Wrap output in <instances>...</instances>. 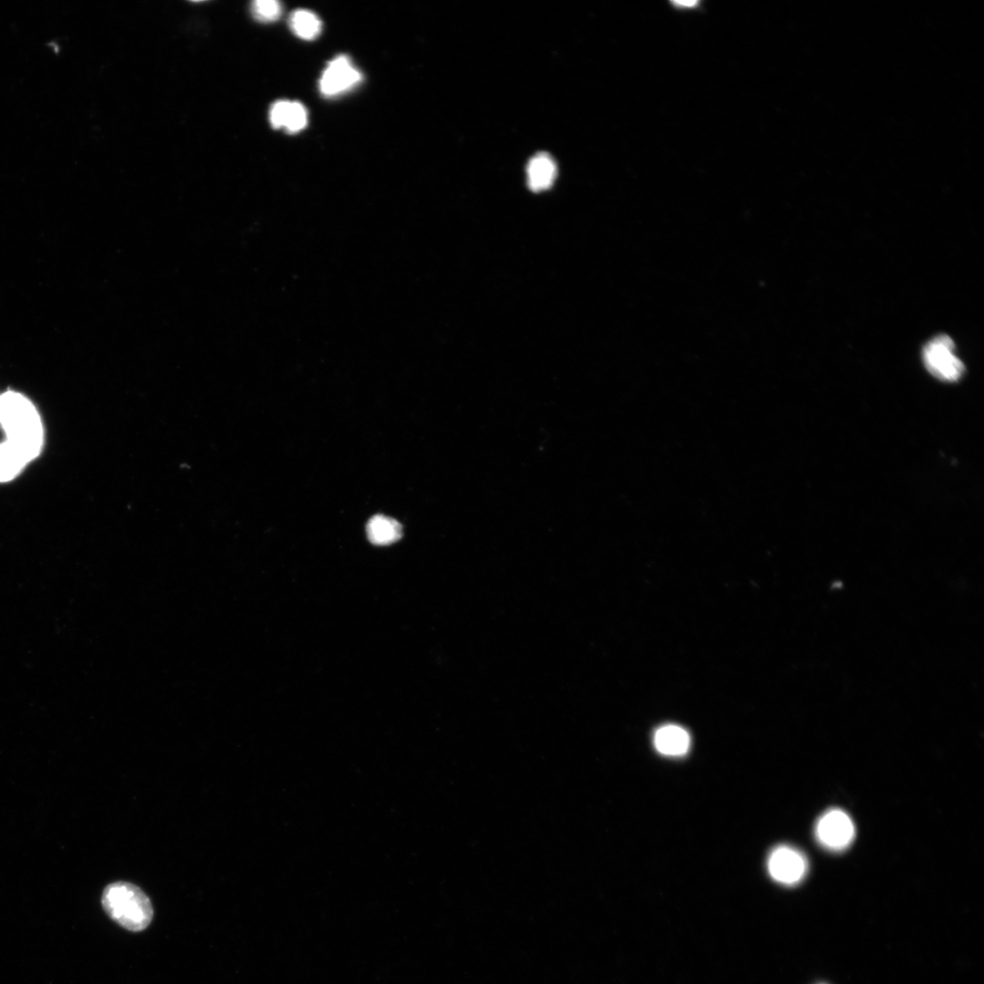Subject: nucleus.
<instances>
[{"mask_svg": "<svg viewBox=\"0 0 984 984\" xmlns=\"http://www.w3.org/2000/svg\"><path fill=\"white\" fill-rule=\"evenodd\" d=\"M282 6L275 0H257L252 4V12L262 22H273L282 15Z\"/></svg>", "mask_w": 984, "mask_h": 984, "instance_id": "f8f14e48", "label": "nucleus"}, {"mask_svg": "<svg viewBox=\"0 0 984 984\" xmlns=\"http://www.w3.org/2000/svg\"><path fill=\"white\" fill-rule=\"evenodd\" d=\"M369 540L375 545H390L402 537V527L396 520L377 515L367 525Z\"/></svg>", "mask_w": 984, "mask_h": 984, "instance_id": "1a4fd4ad", "label": "nucleus"}, {"mask_svg": "<svg viewBox=\"0 0 984 984\" xmlns=\"http://www.w3.org/2000/svg\"><path fill=\"white\" fill-rule=\"evenodd\" d=\"M290 102L289 100H279L273 105L270 111V121L274 128H284Z\"/></svg>", "mask_w": 984, "mask_h": 984, "instance_id": "4468645a", "label": "nucleus"}, {"mask_svg": "<svg viewBox=\"0 0 984 984\" xmlns=\"http://www.w3.org/2000/svg\"><path fill=\"white\" fill-rule=\"evenodd\" d=\"M767 868L770 876L776 882L793 886L803 880L807 872L808 864L805 857L798 850L781 846L771 853Z\"/></svg>", "mask_w": 984, "mask_h": 984, "instance_id": "39448f33", "label": "nucleus"}, {"mask_svg": "<svg viewBox=\"0 0 984 984\" xmlns=\"http://www.w3.org/2000/svg\"><path fill=\"white\" fill-rule=\"evenodd\" d=\"M28 463L10 442L0 443V482L13 480Z\"/></svg>", "mask_w": 984, "mask_h": 984, "instance_id": "9d476101", "label": "nucleus"}, {"mask_svg": "<svg viewBox=\"0 0 984 984\" xmlns=\"http://www.w3.org/2000/svg\"><path fill=\"white\" fill-rule=\"evenodd\" d=\"M102 907L123 928L142 932L152 923L154 909L148 896L129 883H115L104 890Z\"/></svg>", "mask_w": 984, "mask_h": 984, "instance_id": "f03ea898", "label": "nucleus"}, {"mask_svg": "<svg viewBox=\"0 0 984 984\" xmlns=\"http://www.w3.org/2000/svg\"><path fill=\"white\" fill-rule=\"evenodd\" d=\"M290 24L297 36L306 41L319 37L322 29V23L319 17L306 10L293 12Z\"/></svg>", "mask_w": 984, "mask_h": 984, "instance_id": "9b49d317", "label": "nucleus"}, {"mask_svg": "<svg viewBox=\"0 0 984 984\" xmlns=\"http://www.w3.org/2000/svg\"><path fill=\"white\" fill-rule=\"evenodd\" d=\"M654 744L656 750L667 757L685 756L691 746L688 732L677 725H666L655 734Z\"/></svg>", "mask_w": 984, "mask_h": 984, "instance_id": "0eeeda50", "label": "nucleus"}, {"mask_svg": "<svg viewBox=\"0 0 984 984\" xmlns=\"http://www.w3.org/2000/svg\"><path fill=\"white\" fill-rule=\"evenodd\" d=\"M816 836L824 848L841 852L852 845L855 837V826L846 813L830 810L819 820Z\"/></svg>", "mask_w": 984, "mask_h": 984, "instance_id": "20e7f679", "label": "nucleus"}, {"mask_svg": "<svg viewBox=\"0 0 984 984\" xmlns=\"http://www.w3.org/2000/svg\"><path fill=\"white\" fill-rule=\"evenodd\" d=\"M306 123L307 114L306 108L300 102L291 101L284 128L294 133L303 130Z\"/></svg>", "mask_w": 984, "mask_h": 984, "instance_id": "ddd939ff", "label": "nucleus"}, {"mask_svg": "<svg viewBox=\"0 0 984 984\" xmlns=\"http://www.w3.org/2000/svg\"><path fill=\"white\" fill-rule=\"evenodd\" d=\"M361 79L350 60L339 56L327 67L321 80V91L326 96H336L356 86Z\"/></svg>", "mask_w": 984, "mask_h": 984, "instance_id": "423d86ee", "label": "nucleus"}, {"mask_svg": "<svg viewBox=\"0 0 984 984\" xmlns=\"http://www.w3.org/2000/svg\"><path fill=\"white\" fill-rule=\"evenodd\" d=\"M0 425L7 441L28 463L37 458L44 444V429L36 407L28 399L14 392L0 395Z\"/></svg>", "mask_w": 984, "mask_h": 984, "instance_id": "f257e3e1", "label": "nucleus"}, {"mask_svg": "<svg viewBox=\"0 0 984 984\" xmlns=\"http://www.w3.org/2000/svg\"><path fill=\"white\" fill-rule=\"evenodd\" d=\"M956 345L950 337L940 335L926 344L923 358L927 370L938 379L947 382L959 380L964 365L955 354Z\"/></svg>", "mask_w": 984, "mask_h": 984, "instance_id": "7ed1b4c3", "label": "nucleus"}, {"mask_svg": "<svg viewBox=\"0 0 984 984\" xmlns=\"http://www.w3.org/2000/svg\"><path fill=\"white\" fill-rule=\"evenodd\" d=\"M556 174L555 162L548 154L536 155L527 166V179L534 192L549 189L554 183Z\"/></svg>", "mask_w": 984, "mask_h": 984, "instance_id": "6e6552de", "label": "nucleus"}]
</instances>
